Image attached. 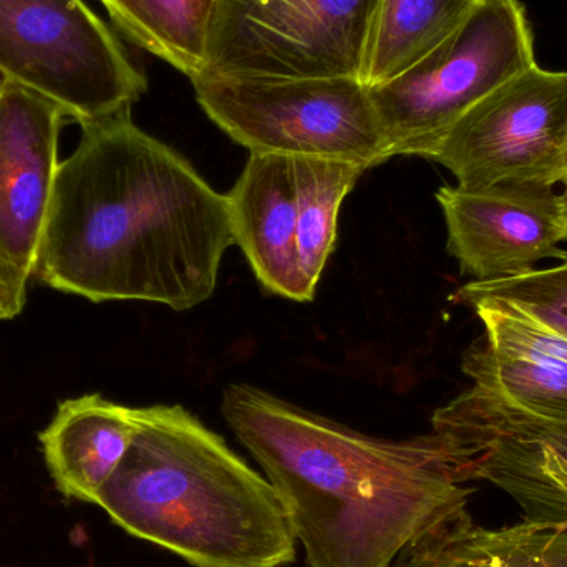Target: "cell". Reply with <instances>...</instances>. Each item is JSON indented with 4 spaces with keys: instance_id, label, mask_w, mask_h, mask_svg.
<instances>
[{
    "instance_id": "1",
    "label": "cell",
    "mask_w": 567,
    "mask_h": 567,
    "mask_svg": "<svg viewBox=\"0 0 567 567\" xmlns=\"http://www.w3.org/2000/svg\"><path fill=\"white\" fill-rule=\"evenodd\" d=\"M233 245L228 196L126 110L82 125L60 162L33 278L92 302L188 310L213 296Z\"/></svg>"
},
{
    "instance_id": "2",
    "label": "cell",
    "mask_w": 567,
    "mask_h": 567,
    "mask_svg": "<svg viewBox=\"0 0 567 567\" xmlns=\"http://www.w3.org/2000/svg\"><path fill=\"white\" fill-rule=\"evenodd\" d=\"M223 416L278 492L309 567H393L470 518L473 488L435 433L373 439L249 385Z\"/></svg>"
},
{
    "instance_id": "3",
    "label": "cell",
    "mask_w": 567,
    "mask_h": 567,
    "mask_svg": "<svg viewBox=\"0 0 567 567\" xmlns=\"http://www.w3.org/2000/svg\"><path fill=\"white\" fill-rule=\"evenodd\" d=\"M136 430L96 506L196 567H281L296 535L269 480L179 405L135 409Z\"/></svg>"
},
{
    "instance_id": "4",
    "label": "cell",
    "mask_w": 567,
    "mask_h": 567,
    "mask_svg": "<svg viewBox=\"0 0 567 567\" xmlns=\"http://www.w3.org/2000/svg\"><path fill=\"white\" fill-rule=\"evenodd\" d=\"M535 43L519 0H482L425 59L370 90L389 158L432 159L466 112L535 65Z\"/></svg>"
},
{
    "instance_id": "5",
    "label": "cell",
    "mask_w": 567,
    "mask_h": 567,
    "mask_svg": "<svg viewBox=\"0 0 567 567\" xmlns=\"http://www.w3.org/2000/svg\"><path fill=\"white\" fill-rule=\"evenodd\" d=\"M206 115L255 155L382 165L386 143L370 90L350 76L192 79Z\"/></svg>"
},
{
    "instance_id": "6",
    "label": "cell",
    "mask_w": 567,
    "mask_h": 567,
    "mask_svg": "<svg viewBox=\"0 0 567 567\" xmlns=\"http://www.w3.org/2000/svg\"><path fill=\"white\" fill-rule=\"evenodd\" d=\"M0 79L45 96L80 126L132 110L148 89L83 0H0Z\"/></svg>"
},
{
    "instance_id": "7",
    "label": "cell",
    "mask_w": 567,
    "mask_h": 567,
    "mask_svg": "<svg viewBox=\"0 0 567 567\" xmlns=\"http://www.w3.org/2000/svg\"><path fill=\"white\" fill-rule=\"evenodd\" d=\"M377 7L379 0H213L199 75L360 80Z\"/></svg>"
},
{
    "instance_id": "8",
    "label": "cell",
    "mask_w": 567,
    "mask_h": 567,
    "mask_svg": "<svg viewBox=\"0 0 567 567\" xmlns=\"http://www.w3.org/2000/svg\"><path fill=\"white\" fill-rule=\"evenodd\" d=\"M567 72L529 66L493 90L450 130L432 156L458 186H559L566 178Z\"/></svg>"
},
{
    "instance_id": "9",
    "label": "cell",
    "mask_w": 567,
    "mask_h": 567,
    "mask_svg": "<svg viewBox=\"0 0 567 567\" xmlns=\"http://www.w3.org/2000/svg\"><path fill=\"white\" fill-rule=\"evenodd\" d=\"M432 432L466 483L488 482L526 519L567 523V422L543 419L472 385L436 410Z\"/></svg>"
},
{
    "instance_id": "10",
    "label": "cell",
    "mask_w": 567,
    "mask_h": 567,
    "mask_svg": "<svg viewBox=\"0 0 567 567\" xmlns=\"http://www.w3.org/2000/svg\"><path fill=\"white\" fill-rule=\"evenodd\" d=\"M556 186L505 183L486 188L442 186L436 202L449 252L473 281L515 278L546 259H565L561 199Z\"/></svg>"
},
{
    "instance_id": "11",
    "label": "cell",
    "mask_w": 567,
    "mask_h": 567,
    "mask_svg": "<svg viewBox=\"0 0 567 567\" xmlns=\"http://www.w3.org/2000/svg\"><path fill=\"white\" fill-rule=\"evenodd\" d=\"M65 113L45 96L0 79V256L33 276L59 172Z\"/></svg>"
},
{
    "instance_id": "12",
    "label": "cell",
    "mask_w": 567,
    "mask_h": 567,
    "mask_svg": "<svg viewBox=\"0 0 567 567\" xmlns=\"http://www.w3.org/2000/svg\"><path fill=\"white\" fill-rule=\"evenodd\" d=\"M235 245L245 252L258 281L269 292L309 302L297 251L296 172L292 156H249L245 172L228 193Z\"/></svg>"
},
{
    "instance_id": "13",
    "label": "cell",
    "mask_w": 567,
    "mask_h": 567,
    "mask_svg": "<svg viewBox=\"0 0 567 567\" xmlns=\"http://www.w3.org/2000/svg\"><path fill=\"white\" fill-rule=\"evenodd\" d=\"M135 409L100 393L59 403L39 435L47 468L66 498L96 505L135 435Z\"/></svg>"
},
{
    "instance_id": "14",
    "label": "cell",
    "mask_w": 567,
    "mask_h": 567,
    "mask_svg": "<svg viewBox=\"0 0 567 567\" xmlns=\"http://www.w3.org/2000/svg\"><path fill=\"white\" fill-rule=\"evenodd\" d=\"M393 567H567V523H455L406 549Z\"/></svg>"
},
{
    "instance_id": "15",
    "label": "cell",
    "mask_w": 567,
    "mask_h": 567,
    "mask_svg": "<svg viewBox=\"0 0 567 567\" xmlns=\"http://www.w3.org/2000/svg\"><path fill=\"white\" fill-rule=\"evenodd\" d=\"M482 0H379L360 82L382 85L445 42Z\"/></svg>"
},
{
    "instance_id": "16",
    "label": "cell",
    "mask_w": 567,
    "mask_h": 567,
    "mask_svg": "<svg viewBox=\"0 0 567 567\" xmlns=\"http://www.w3.org/2000/svg\"><path fill=\"white\" fill-rule=\"evenodd\" d=\"M115 25L188 79L205 69L208 0H100Z\"/></svg>"
},
{
    "instance_id": "17",
    "label": "cell",
    "mask_w": 567,
    "mask_h": 567,
    "mask_svg": "<svg viewBox=\"0 0 567 567\" xmlns=\"http://www.w3.org/2000/svg\"><path fill=\"white\" fill-rule=\"evenodd\" d=\"M359 163L293 158L297 199V251L307 284L316 290L336 248L337 218L343 198L365 172Z\"/></svg>"
},
{
    "instance_id": "18",
    "label": "cell",
    "mask_w": 567,
    "mask_h": 567,
    "mask_svg": "<svg viewBox=\"0 0 567 567\" xmlns=\"http://www.w3.org/2000/svg\"><path fill=\"white\" fill-rule=\"evenodd\" d=\"M462 369L473 385L543 419L567 422V369L502 355L485 339L466 350Z\"/></svg>"
},
{
    "instance_id": "19",
    "label": "cell",
    "mask_w": 567,
    "mask_h": 567,
    "mask_svg": "<svg viewBox=\"0 0 567 567\" xmlns=\"http://www.w3.org/2000/svg\"><path fill=\"white\" fill-rule=\"evenodd\" d=\"M485 327V342L502 355L567 369V339L505 300H470Z\"/></svg>"
},
{
    "instance_id": "20",
    "label": "cell",
    "mask_w": 567,
    "mask_h": 567,
    "mask_svg": "<svg viewBox=\"0 0 567 567\" xmlns=\"http://www.w3.org/2000/svg\"><path fill=\"white\" fill-rule=\"evenodd\" d=\"M482 297L505 300L567 339V255L555 268L533 269L496 281H472L456 292L463 303Z\"/></svg>"
},
{
    "instance_id": "21",
    "label": "cell",
    "mask_w": 567,
    "mask_h": 567,
    "mask_svg": "<svg viewBox=\"0 0 567 567\" xmlns=\"http://www.w3.org/2000/svg\"><path fill=\"white\" fill-rule=\"evenodd\" d=\"M29 276L0 256V320L16 319L27 302Z\"/></svg>"
},
{
    "instance_id": "22",
    "label": "cell",
    "mask_w": 567,
    "mask_h": 567,
    "mask_svg": "<svg viewBox=\"0 0 567 567\" xmlns=\"http://www.w3.org/2000/svg\"><path fill=\"white\" fill-rule=\"evenodd\" d=\"M561 192H559V199H561V216H563V228H565V238L567 241V175L561 183Z\"/></svg>"
},
{
    "instance_id": "23",
    "label": "cell",
    "mask_w": 567,
    "mask_h": 567,
    "mask_svg": "<svg viewBox=\"0 0 567 567\" xmlns=\"http://www.w3.org/2000/svg\"><path fill=\"white\" fill-rule=\"evenodd\" d=\"M566 169H567V152H566Z\"/></svg>"
},
{
    "instance_id": "24",
    "label": "cell",
    "mask_w": 567,
    "mask_h": 567,
    "mask_svg": "<svg viewBox=\"0 0 567 567\" xmlns=\"http://www.w3.org/2000/svg\"><path fill=\"white\" fill-rule=\"evenodd\" d=\"M208 2H209V6H212V3H213V0H208Z\"/></svg>"
}]
</instances>
